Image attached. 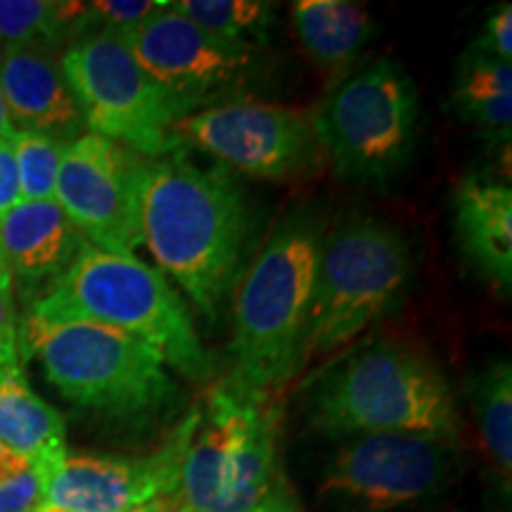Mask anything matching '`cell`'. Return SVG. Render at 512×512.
<instances>
[{
  "label": "cell",
  "mask_w": 512,
  "mask_h": 512,
  "mask_svg": "<svg viewBox=\"0 0 512 512\" xmlns=\"http://www.w3.org/2000/svg\"><path fill=\"white\" fill-rule=\"evenodd\" d=\"M292 19L306 55L330 74L354 64L375 34L366 5L349 0H297Z\"/></svg>",
  "instance_id": "cell-19"
},
{
  "label": "cell",
  "mask_w": 512,
  "mask_h": 512,
  "mask_svg": "<svg viewBox=\"0 0 512 512\" xmlns=\"http://www.w3.org/2000/svg\"><path fill=\"white\" fill-rule=\"evenodd\" d=\"M0 91L17 131H36L72 143L83 119L60 60L48 48L12 46L0 57Z\"/></svg>",
  "instance_id": "cell-15"
},
{
  "label": "cell",
  "mask_w": 512,
  "mask_h": 512,
  "mask_svg": "<svg viewBox=\"0 0 512 512\" xmlns=\"http://www.w3.org/2000/svg\"><path fill=\"white\" fill-rule=\"evenodd\" d=\"M27 349L64 399L107 418L145 422L174 406L178 387L164 361L143 342L93 323H36Z\"/></svg>",
  "instance_id": "cell-6"
},
{
  "label": "cell",
  "mask_w": 512,
  "mask_h": 512,
  "mask_svg": "<svg viewBox=\"0 0 512 512\" xmlns=\"http://www.w3.org/2000/svg\"><path fill=\"white\" fill-rule=\"evenodd\" d=\"M166 8H169L166 0H100V3H86V34L88 29H95L124 36Z\"/></svg>",
  "instance_id": "cell-26"
},
{
  "label": "cell",
  "mask_w": 512,
  "mask_h": 512,
  "mask_svg": "<svg viewBox=\"0 0 512 512\" xmlns=\"http://www.w3.org/2000/svg\"><path fill=\"white\" fill-rule=\"evenodd\" d=\"M458 441L420 434H361L325 465L320 496L347 512H415L456 482Z\"/></svg>",
  "instance_id": "cell-10"
},
{
  "label": "cell",
  "mask_w": 512,
  "mask_h": 512,
  "mask_svg": "<svg viewBox=\"0 0 512 512\" xmlns=\"http://www.w3.org/2000/svg\"><path fill=\"white\" fill-rule=\"evenodd\" d=\"M453 107L458 117L484 138L510 143L512 62L467 46L453 79Z\"/></svg>",
  "instance_id": "cell-20"
},
{
  "label": "cell",
  "mask_w": 512,
  "mask_h": 512,
  "mask_svg": "<svg viewBox=\"0 0 512 512\" xmlns=\"http://www.w3.org/2000/svg\"><path fill=\"white\" fill-rule=\"evenodd\" d=\"M69 31L86 34V3L53 0H0V41L5 48H48Z\"/></svg>",
  "instance_id": "cell-22"
},
{
  "label": "cell",
  "mask_w": 512,
  "mask_h": 512,
  "mask_svg": "<svg viewBox=\"0 0 512 512\" xmlns=\"http://www.w3.org/2000/svg\"><path fill=\"white\" fill-rule=\"evenodd\" d=\"M15 133H17V128H15V124H12L8 105H5V98H3V91H0V138L12 140L15 138Z\"/></svg>",
  "instance_id": "cell-32"
},
{
  "label": "cell",
  "mask_w": 512,
  "mask_h": 512,
  "mask_svg": "<svg viewBox=\"0 0 512 512\" xmlns=\"http://www.w3.org/2000/svg\"><path fill=\"white\" fill-rule=\"evenodd\" d=\"M29 320L119 330L192 382L214 377V358L202 347L181 294L136 254H112L83 240L67 271L31 302Z\"/></svg>",
  "instance_id": "cell-2"
},
{
  "label": "cell",
  "mask_w": 512,
  "mask_h": 512,
  "mask_svg": "<svg viewBox=\"0 0 512 512\" xmlns=\"http://www.w3.org/2000/svg\"><path fill=\"white\" fill-rule=\"evenodd\" d=\"M60 67L88 133L147 159L174 150V124L185 114L119 34L88 31L64 50Z\"/></svg>",
  "instance_id": "cell-9"
},
{
  "label": "cell",
  "mask_w": 512,
  "mask_h": 512,
  "mask_svg": "<svg viewBox=\"0 0 512 512\" xmlns=\"http://www.w3.org/2000/svg\"><path fill=\"white\" fill-rule=\"evenodd\" d=\"M171 10L223 41L245 46L266 41L275 17V5L266 0H176Z\"/></svg>",
  "instance_id": "cell-23"
},
{
  "label": "cell",
  "mask_w": 512,
  "mask_h": 512,
  "mask_svg": "<svg viewBox=\"0 0 512 512\" xmlns=\"http://www.w3.org/2000/svg\"><path fill=\"white\" fill-rule=\"evenodd\" d=\"M174 136L230 171L271 181L304 174L323 159L313 112L256 100H230L185 114L174 124Z\"/></svg>",
  "instance_id": "cell-11"
},
{
  "label": "cell",
  "mask_w": 512,
  "mask_h": 512,
  "mask_svg": "<svg viewBox=\"0 0 512 512\" xmlns=\"http://www.w3.org/2000/svg\"><path fill=\"white\" fill-rule=\"evenodd\" d=\"M19 361L17 318L12 297H0V363Z\"/></svg>",
  "instance_id": "cell-29"
},
{
  "label": "cell",
  "mask_w": 512,
  "mask_h": 512,
  "mask_svg": "<svg viewBox=\"0 0 512 512\" xmlns=\"http://www.w3.org/2000/svg\"><path fill=\"white\" fill-rule=\"evenodd\" d=\"M418 124V88L389 57L344 74L313 112L323 155L344 181L361 185L389 183L406 169Z\"/></svg>",
  "instance_id": "cell-8"
},
{
  "label": "cell",
  "mask_w": 512,
  "mask_h": 512,
  "mask_svg": "<svg viewBox=\"0 0 512 512\" xmlns=\"http://www.w3.org/2000/svg\"><path fill=\"white\" fill-rule=\"evenodd\" d=\"M252 512H304L302 505H299L297 496L292 494L290 484L285 482L283 475L275 477V482L268 494L261 498V503L256 505Z\"/></svg>",
  "instance_id": "cell-30"
},
{
  "label": "cell",
  "mask_w": 512,
  "mask_h": 512,
  "mask_svg": "<svg viewBox=\"0 0 512 512\" xmlns=\"http://www.w3.org/2000/svg\"><path fill=\"white\" fill-rule=\"evenodd\" d=\"M472 408H475L482 444L496 465L505 486L512 472V366L510 358H496L479 370L470 382Z\"/></svg>",
  "instance_id": "cell-21"
},
{
  "label": "cell",
  "mask_w": 512,
  "mask_h": 512,
  "mask_svg": "<svg viewBox=\"0 0 512 512\" xmlns=\"http://www.w3.org/2000/svg\"><path fill=\"white\" fill-rule=\"evenodd\" d=\"M311 427L325 437L420 434L458 441L460 418L446 377L420 351L377 342L354 351L316 382Z\"/></svg>",
  "instance_id": "cell-4"
},
{
  "label": "cell",
  "mask_w": 512,
  "mask_h": 512,
  "mask_svg": "<svg viewBox=\"0 0 512 512\" xmlns=\"http://www.w3.org/2000/svg\"><path fill=\"white\" fill-rule=\"evenodd\" d=\"M67 143L46 133L17 131L12 138L15 150L19 197L22 202H46L55 200V181L60 159Z\"/></svg>",
  "instance_id": "cell-24"
},
{
  "label": "cell",
  "mask_w": 512,
  "mask_h": 512,
  "mask_svg": "<svg viewBox=\"0 0 512 512\" xmlns=\"http://www.w3.org/2000/svg\"><path fill=\"white\" fill-rule=\"evenodd\" d=\"M0 297H12V275L5 261L3 245H0Z\"/></svg>",
  "instance_id": "cell-33"
},
{
  "label": "cell",
  "mask_w": 512,
  "mask_h": 512,
  "mask_svg": "<svg viewBox=\"0 0 512 512\" xmlns=\"http://www.w3.org/2000/svg\"><path fill=\"white\" fill-rule=\"evenodd\" d=\"M411 275V245L392 223L363 216L325 235L302 361L332 354L387 316Z\"/></svg>",
  "instance_id": "cell-7"
},
{
  "label": "cell",
  "mask_w": 512,
  "mask_h": 512,
  "mask_svg": "<svg viewBox=\"0 0 512 512\" xmlns=\"http://www.w3.org/2000/svg\"><path fill=\"white\" fill-rule=\"evenodd\" d=\"M43 503V477L27 456L0 444V512H34Z\"/></svg>",
  "instance_id": "cell-25"
},
{
  "label": "cell",
  "mask_w": 512,
  "mask_h": 512,
  "mask_svg": "<svg viewBox=\"0 0 512 512\" xmlns=\"http://www.w3.org/2000/svg\"><path fill=\"white\" fill-rule=\"evenodd\" d=\"M325 230L313 216H290L235 285L230 375L249 389L280 394L302 368L313 283Z\"/></svg>",
  "instance_id": "cell-3"
},
{
  "label": "cell",
  "mask_w": 512,
  "mask_h": 512,
  "mask_svg": "<svg viewBox=\"0 0 512 512\" xmlns=\"http://www.w3.org/2000/svg\"><path fill=\"white\" fill-rule=\"evenodd\" d=\"M0 444L27 456L43 486L67 458L62 415L31 389L19 361L0 363Z\"/></svg>",
  "instance_id": "cell-18"
},
{
  "label": "cell",
  "mask_w": 512,
  "mask_h": 512,
  "mask_svg": "<svg viewBox=\"0 0 512 512\" xmlns=\"http://www.w3.org/2000/svg\"><path fill=\"white\" fill-rule=\"evenodd\" d=\"M19 202L22 197H19L15 150H12V140L0 138V216L15 209Z\"/></svg>",
  "instance_id": "cell-28"
},
{
  "label": "cell",
  "mask_w": 512,
  "mask_h": 512,
  "mask_svg": "<svg viewBox=\"0 0 512 512\" xmlns=\"http://www.w3.org/2000/svg\"><path fill=\"white\" fill-rule=\"evenodd\" d=\"M200 422L192 408L145 456H69L43 486V503L67 512H124L176 494L185 453Z\"/></svg>",
  "instance_id": "cell-14"
},
{
  "label": "cell",
  "mask_w": 512,
  "mask_h": 512,
  "mask_svg": "<svg viewBox=\"0 0 512 512\" xmlns=\"http://www.w3.org/2000/svg\"><path fill=\"white\" fill-rule=\"evenodd\" d=\"M486 55H494L498 60H512V8L510 3L498 5V8L486 17L482 34L470 43Z\"/></svg>",
  "instance_id": "cell-27"
},
{
  "label": "cell",
  "mask_w": 512,
  "mask_h": 512,
  "mask_svg": "<svg viewBox=\"0 0 512 512\" xmlns=\"http://www.w3.org/2000/svg\"><path fill=\"white\" fill-rule=\"evenodd\" d=\"M453 230L463 259L503 294L512 290V188L508 178L465 176L453 190Z\"/></svg>",
  "instance_id": "cell-16"
},
{
  "label": "cell",
  "mask_w": 512,
  "mask_h": 512,
  "mask_svg": "<svg viewBox=\"0 0 512 512\" xmlns=\"http://www.w3.org/2000/svg\"><path fill=\"white\" fill-rule=\"evenodd\" d=\"M143 245L204 318L219 316L245 271L252 211L233 171L190 157L143 159Z\"/></svg>",
  "instance_id": "cell-1"
},
{
  "label": "cell",
  "mask_w": 512,
  "mask_h": 512,
  "mask_svg": "<svg viewBox=\"0 0 512 512\" xmlns=\"http://www.w3.org/2000/svg\"><path fill=\"white\" fill-rule=\"evenodd\" d=\"M143 157L95 133L67 143L55 181V202L88 245L133 256L143 247L138 171Z\"/></svg>",
  "instance_id": "cell-12"
},
{
  "label": "cell",
  "mask_w": 512,
  "mask_h": 512,
  "mask_svg": "<svg viewBox=\"0 0 512 512\" xmlns=\"http://www.w3.org/2000/svg\"><path fill=\"white\" fill-rule=\"evenodd\" d=\"M0 245L12 280L41 297L72 264L83 238L55 200L19 202L0 216Z\"/></svg>",
  "instance_id": "cell-17"
},
{
  "label": "cell",
  "mask_w": 512,
  "mask_h": 512,
  "mask_svg": "<svg viewBox=\"0 0 512 512\" xmlns=\"http://www.w3.org/2000/svg\"><path fill=\"white\" fill-rule=\"evenodd\" d=\"M34 512H67V510H60V508H55V505L41 503ZM124 512H176V503H174V496H169V498H159V501H152L147 505H140V508L124 510Z\"/></svg>",
  "instance_id": "cell-31"
},
{
  "label": "cell",
  "mask_w": 512,
  "mask_h": 512,
  "mask_svg": "<svg viewBox=\"0 0 512 512\" xmlns=\"http://www.w3.org/2000/svg\"><path fill=\"white\" fill-rule=\"evenodd\" d=\"M121 38L183 114H192L202 102L235 91L256 62L254 46L209 34L171 10V3Z\"/></svg>",
  "instance_id": "cell-13"
},
{
  "label": "cell",
  "mask_w": 512,
  "mask_h": 512,
  "mask_svg": "<svg viewBox=\"0 0 512 512\" xmlns=\"http://www.w3.org/2000/svg\"><path fill=\"white\" fill-rule=\"evenodd\" d=\"M280 427V394L223 377L200 408L174 494L176 512H252L280 475Z\"/></svg>",
  "instance_id": "cell-5"
}]
</instances>
